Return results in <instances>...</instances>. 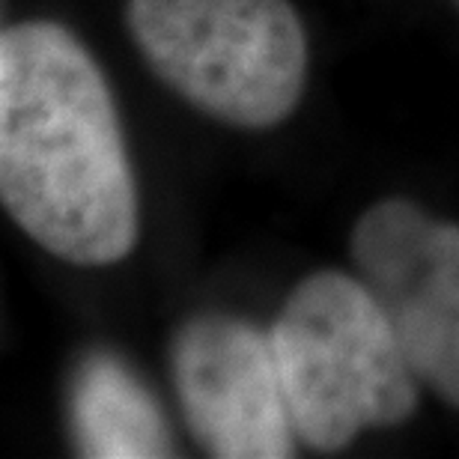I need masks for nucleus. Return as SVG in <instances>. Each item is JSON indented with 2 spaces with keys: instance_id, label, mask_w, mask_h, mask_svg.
Wrapping results in <instances>:
<instances>
[{
  "instance_id": "nucleus-1",
  "label": "nucleus",
  "mask_w": 459,
  "mask_h": 459,
  "mask_svg": "<svg viewBox=\"0 0 459 459\" xmlns=\"http://www.w3.org/2000/svg\"><path fill=\"white\" fill-rule=\"evenodd\" d=\"M0 197L45 251L119 263L137 238V197L105 75L66 27L0 36Z\"/></svg>"
},
{
  "instance_id": "nucleus-7",
  "label": "nucleus",
  "mask_w": 459,
  "mask_h": 459,
  "mask_svg": "<svg viewBox=\"0 0 459 459\" xmlns=\"http://www.w3.org/2000/svg\"><path fill=\"white\" fill-rule=\"evenodd\" d=\"M456 4H459V0H456Z\"/></svg>"
},
{
  "instance_id": "nucleus-3",
  "label": "nucleus",
  "mask_w": 459,
  "mask_h": 459,
  "mask_svg": "<svg viewBox=\"0 0 459 459\" xmlns=\"http://www.w3.org/2000/svg\"><path fill=\"white\" fill-rule=\"evenodd\" d=\"M128 27L155 75L224 123L274 126L301 96L307 42L287 0H132Z\"/></svg>"
},
{
  "instance_id": "nucleus-4",
  "label": "nucleus",
  "mask_w": 459,
  "mask_h": 459,
  "mask_svg": "<svg viewBox=\"0 0 459 459\" xmlns=\"http://www.w3.org/2000/svg\"><path fill=\"white\" fill-rule=\"evenodd\" d=\"M352 260L415 376L459 409V227L382 200L352 230Z\"/></svg>"
},
{
  "instance_id": "nucleus-2",
  "label": "nucleus",
  "mask_w": 459,
  "mask_h": 459,
  "mask_svg": "<svg viewBox=\"0 0 459 459\" xmlns=\"http://www.w3.org/2000/svg\"><path fill=\"white\" fill-rule=\"evenodd\" d=\"M272 352L299 442L337 451L361 429L394 427L418 406V376L361 278L319 272L274 319Z\"/></svg>"
},
{
  "instance_id": "nucleus-5",
  "label": "nucleus",
  "mask_w": 459,
  "mask_h": 459,
  "mask_svg": "<svg viewBox=\"0 0 459 459\" xmlns=\"http://www.w3.org/2000/svg\"><path fill=\"white\" fill-rule=\"evenodd\" d=\"M173 379L191 433L221 459H283L296 454L287 397L272 341L236 316L206 314L179 328Z\"/></svg>"
},
{
  "instance_id": "nucleus-6",
  "label": "nucleus",
  "mask_w": 459,
  "mask_h": 459,
  "mask_svg": "<svg viewBox=\"0 0 459 459\" xmlns=\"http://www.w3.org/2000/svg\"><path fill=\"white\" fill-rule=\"evenodd\" d=\"M78 447L96 459L173 456V438L150 391L108 352L90 355L72 385Z\"/></svg>"
}]
</instances>
